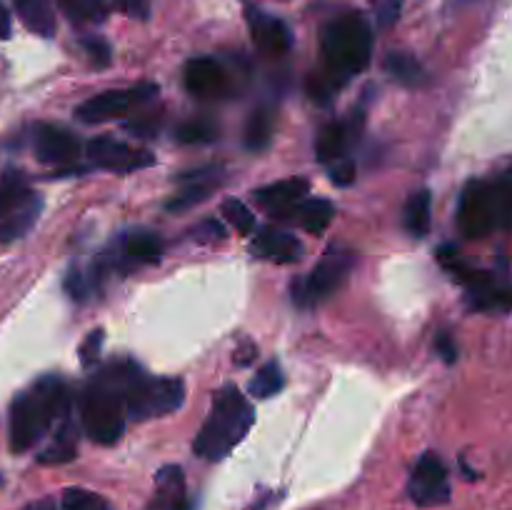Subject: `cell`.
<instances>
[{"instance_id": "obj_1", "label": "cell", "mask_w": 512, "mask_h": 510, "mask_svg": "<svg viewBox=\"0 0 512 510\" xmlns=\"http://www.w3.org/2000/svg\"><path fill=\"white\" fill-rule=\"evenodd\" d=\"M140 373L133 360H113L88 380L80 395V423L93 443H118L128 423L130 385Z\"/></svg>"}, {"instance_id": "obj_2", "label": "cell", "mask_w": 512, "mask_h": 510, "mask_svg": "<svg viewBox=\"0 0 512 510\" xmlns=\"http://www.w3.org/2000/svg\"><path fill=\"white\" fill-rule=\"evenodd\" d=\"M70 415V390L58 375H45L10 405V450L25 453Z\"/></svg>"}, {"instance_id": "obj_3", "label": "cell", "mask_w": 512, "mask_h": 510, "mask_svg": "<svg viewBox=\"0 0 512 510\" xmlns=\"http://www.w3.org/2000/svg\"><path fill=\"white\" fill-rule=\"evenodd\" d=\"M253 420L255 410L250 400L238 388L225 385L220 393H215L213 408L195 435V453L210 463L228 458L253 428Z\"/></svg>"}, {"instance_id": "obj_4", "label": "cell", "mask_w": 512, "mask_h": 510, "mask_svg": "<svg viewBox=\"0 0 512 510\" xmlns=\"http://www.w3.org/2000/svg\"><path fill=\"white\" fill-rule=\"evenodd\" d=\"M325 73L343 85L363 73L373 58V28L360 13L338 15L323 33Z\"/></svg>"}, {"instance_id": "obj_5", "label": "cell", "mask_w": 512, "mask_h": 510, "mask_svg": "<svg viewBox=\"0 0 512 510\" xmlns=\"http://www.w3.org/2000/svg\"><path fill=\"white\" fill-rule=\"evenodd\" d=\"M438 263L443 265L448 273H453V278L458 283L465 285L470 300L478 310H512V285L500 283L493 275L485 273V270H475L470 265L463 263L458 250L453 245H443L438 248Z\"/></svg>"}, {"instance_id": "obj_6", "label": "cell", "mask_w": 512, "mask_h": 510, "mask_svg": "<svg viewBox=\"0 0 512 510\" xmlns=\"http://www.w3.org/2000/svg\"><path fill=\"white\" fill-rule=\"evenodd\" d=\"M353 265V250L345 248V245H330L323 258H320V263L313 268V273L293 285L295 303L303 305V308H313V305L328 300L348 280Z\"/></svg>"}, {"instance_id": "obj_7", "label": "cell", "mask_w": 512, "mask_h": 510, "mask_svg": "<svg viewBox=\"0 0 512 510\" xmlns=\"http://www.w3.org/2000/svg\"><path fill=\"white\" fill-rule=\"evenodd\" d=\"M185 400V383L180 378H148L140 373L128 393V418L148 420L178 410Z\"/></svg>"}, {"instance_id": "obj_8", "label": "cell", "mask_w": 512, "mask_h": 510, "mask_svg": "<svg viewBox=\"0 0 512 510\" xmlns=\"http://www.w3.org/2000/svg\"><path fill=\"white\" fill-rule=\"evenodd\" d=\"M458 225L465 238L478 240L500 228L493 180H470L460 193Z\"/></svg>"}, {"instance_id": "obj_9", "label": "cell", "mask_w": 512, "mask_h": 510, "mask_svg": "<svg viewBox=\"0 0 512 510\" xmlns=\"http://www.w3.org/2000/svg\"><path fill=\"white\" fill-rule=\"evenodd\" d=\"M155 95H158V85L155 83H140L128 90H105V93L83 100V103L75 108V118L83 120V123L88 125L108 123V120H115L120 118V115L130 113L135 105L148 103Z\"/></svg>"}, {"instance_id": "obj_10", "label": "cell", "mask_w": 512, "mask_h": 510, "mask_svg": "<svg viewBox=\"0 0 512 510\" xmlns=\"http://www.w3.org/2000/svg\"><path fill=\"white\" fill-rule=\"evenodd\" d=\"M105 263V268L113 273H130L135 268H145V265H155L163 258V240L155 235L153 230H130V233L120 235L118 243L103 255H98Z\"/></svg>"}, {"instance_id": "obj_11", "label": "cell", "mask_w": 512, "mask_h": 510, "mask_svg": "<svg viewBox=\"0 0 512 510\" xmlns=\"http://www.w3.org/2000/svg\"><path fill=\"white\" fill-rule=\"evenodd\" d=\"M408 493L415 505L420 508H433V505L448 503L450 498V480L448 468L435 453H425L415 463L413 473L408 480Z\"/></svg>"}, {"instance_id": "obj_12", "label": "cell", "mask_w": 512, "mask_h": 510, "mask_svg": "<svg viewBox=\"0 0 512 510\" xmlns=\"http://www.w3.org/2000/svg\"><path fill=\"white\" fill-rule=\"evenodd\" d=\"M88 158L90 163L98 165L103 170H113V173H133V170H143L155 165V155L148 150L130 148V145L120 143V140L100 135L88 143Z\"/></svg>"}, {"instance_id": "obj_13", "label": "cell", "mask_w": 512, "mask_h": 510, "mask_svg": "<svg viewBox=\"0 0 512 510\" xmlns=\"http://www.w3.org/2000/svg\"><path fill=\"white\" fill-rule=\"evenodd\" d=\"M185 88L200 100H220L230 95V75L215 58L200 55L185 63Z\"/></svg>"}, {"instance_id": "obj_14", "label": "cell", "mask_w": 512, "mask_h": 510, "mask_svg": "<svg viewBox=\"0 0 512 510\" xmlns=\"http://www.w3.org/2000/svg\"><path fill=\"white\" fill-rule=\"evenodd\" d=\"M33 150L35 158L45 165H63L75 163L80 158V143L68 128H60L53 123H40L33 130Z\"/></svg>"}, {"instance_id": "obj_15", "label": "cell", "mask_w": 512, "mask_h": 510, "mask_svg": "<svg viewBox=\"0 0 512 510\" xmlns=\"http://www.w3.org/2000/svg\"><path fill=\"white\" fill-rule=\"evenodd\" d=\"M220 173H223V170L215 168V165H208V168H198V170H188V173H180L175 180H180V183H183V190H178V193L168 200V205H165V208L173 210V213H178V210H188V208H193V205L208 200L210 195H213V190L218 188Z\"/></svg>"}, {"instance_id": "obj_16", "label": "cell", "mask_w": 512, "mask_h": 510, "mask_svg": "<svg viewBox=\"0 0 512 510\" xmlns=\"http://www.w3.org/2000/svg\"><path fill=\"white\" fill-rule=\"evenodd\" d=\"M248 25L250 35H253L255 45L268 55H285L293 48V33L288 25L275 15L263 13V10H248Z\"/></svg>"}, {"instance_id": "obj_17", "label": "cell", "mask_w": 512, "mask_h": 510, "mask_svg": "<svg viewBox=\"0 0 512 510\" xmlns=\"http://www.w3.org/2000/svg\"><path fill=\"white\" fill-rule=\"evenodd\" d=\"M310 193V185L305 178H288L278 180L273 185H265V188H258L253 193V200L260 205V208L270 210L275 215H285L288 210H293L295 205L303 203Z\"/></svg>"}, {"instance_id": "obj_18", "label": "cell", "mask_w": 512, "mask_h": 510, "mask_svg": "<svg viewBox=\"0 0 512 510\" xmlns=\"http://www.w3.org/2000/svg\"><path fill=\"white\" fill-rule=\"evenodd\" d=\"M253 250L260 258H268L278 265L298 263L303 258V243L288 230L263 228L253 240Z\"/></svg>"}, {"instance_id": "obj_19", "label": "cell", "mask_w": 512, "mask_h": 510, "mask_svg": "<svg viewBox=\"0 0 512 510\" xmlns=\"http://www.w3.org/2000/svg\"><path fill=\"white\" fill-rule=\"evenodd\" d=\"M355 138V128L345 120H333L320 130L315 140V158L325 165H333L338 160L348 158V148Z\"/></svg>"}, {"instance_id": "obj_20", "label": "cell", "mask_w": 512, "mask_h": 510, "mask_svg": "<svg viewBox=\"0 0 512 510\" xmlns=\"http://www.w3.org/2000/svg\"><path fill=\"white\" fill-rule=\"evenodd\" d=\"M288 215H293V220L303 230H308V233H313V235H320L328 230L330 223H333L335 208L330 200L305 198L303 203L295 205L293 210H288V213L280 215V218H288Z\"/></svg>"}, {"instance_id": "obj_21", "label": "cell", "mask_w": 512, "mask_h": 510, "mask_svg": "<svg viewBox=\"0 0 512 510\" xmlns=\"http://www.w3.org/2000/svg\"><path fill=\"white\" fill-rule=\"evenodd\" d=\"M158 483V495H155V510H183L185 505V485L183 470L168 465L155 478Z\"/></svg>"}, {"instance_id": "obj_22", "label": "cell", "mask_w": 512, "mask_h": 510, "mask_svg": "<svg viewBox=\"0 0 512 510\" xmlns=\"http://www.w3.org/2000/svg\"><path fill=\"white\" fill-rule=\"evenodd\" d=\"M15 10L23 18L25 28L33 30L40 38H50L55 33V15L48 0H13Z\"/></svg>"}, {"instance_id": "obj_23", "label": "cell", "mask_w": 512, "mask_h": 510, "mask_svg": "<svg viewBox=\"0 0 512 510\" xmlns=\"http://www.w3.org/2000/svg\"><path fill=\"white\" fill-rule=\"evenodd\" d=\"M430 213H433V198L430 190H415L408 198L403 210V225L415 238H425L430 230Z\"/></svg>"}, {"instance_id": "obj_24", "label": "cell", "mask_w": 512, "mask_h": 510, "mask_svg": "<svg viewBox=\"0 0 512 510\" xmlns=\"http://www.w3.org/2000/svg\"><path fill=\"white\" fill-rule=\"evenodd\" d=\"M33 195L35 193L25 185L23 175L15 173V170L5 173L3 180H0V223L8 220L13 213H18Z\"/></svg>"}, {"instance_id": "obj_25", "label": "cell", "mask_w": 512, "mask_h": 510, "mask_svg": "<svg viewBox=\"0 0 512 510\" xmlns=\"http://www.w3.org/2000/svg\"><path fill=\"white\" fill-rule=\"evenodd\" d=\"M75 440H78V430L75 425L70 423V415L68 418L60 420V428L55 433L53 443L38 455V463L43 465H60V463H68V460L75 458Z\"/></svg>"}, {"instance_id": "obj_26", "label": "cell", "mask_w": 512, "mask_h": 510, "mask_svg": "<svg viewBox=\"0 0 512 510\" xmlns=\"http://www.w3.org/2000/svg\"><path fill=\"white\" fill-rule=\"evenodd\" d=\"M40 208H43V203H40L38 195H33L18 213H13L8 220H3V223H0V243H10V240L23 238V235L33 228L35 220H38Z\"/></svg>"}, {"instance_id": "obj_27", "label": "cell", "mask_w": 512, "mask_h": 510, "mask_svg": "<svg viewBox=\"0 0 512 510\" xmlns=\"http://www.w3.org/2000/svg\"><path fill=\"white\" fill-rule=\"evenodd\" d=\"M275 130V118L270 108H255L245 125V145L250 150H263L270 143Z\"/></svg>"}, {"instance_id": "obj_28", "label": "cell", "mask_w": 512, "mask_h": 510, "mask_svg": "<svg viewBox=\"0 0 512 510\" xmlns=\"http://www.w3.org/2000/svg\"><path fill=\"white\" fill-rule=\"evenodd\" d=\"M58 8L68 15V20L78 25H95L103 23L108 8H105L103 0H55Z\"/></svg>"}, {"instance_id": "obj_29", "label": "cell", "mask_w": 512, "mask_h": 510, "mask_svg": "<svg viewBox=\"0 0 512 510\" xmlns=\"http://www.w3.org/2000/svg\"><path fill=\"white\" fill-rule=\"evenodd\" d=\"M218 133L220 130L213 120L190 118L178 125L175 138H178V143H185V145H203V143H213V140L218 138Z\"/></svg>"}, {"instance_id": "obj_30", "label": "cell", "mask_w": 512, "mask_h": 510, "mask_svg": "<svg viewBox=\"0 0 512 510\" xmlns=\"http://www.w3.org/2000/svg\"><path fill=\"white\" fill-rule=\"evenodd\" d=\"M385 70L405 85H418L420 80H423V68H420L418 60L408 53H390L388 60H385Z\"/></svg>"}, {"instance_id": "obj_31", "label": "cell", "mask_w": 512, "mask_h": 510, "mask_svg": "<svg viewBox=\"0 0 512 510\" xmlns=\"http://www.w3.org/2000/svg\"><path fill=\"white\" fill-rule=\"evenodd\" d=\"M283 383V370H280V365L275 360H270L250 380V395H255V398H270V395H275L283 388Z\"/></svg>"}, {"instance_id": "obj_32", "label": "cell", "mask_w": 512, "mask_h": 510, "mask_svg": "<svg viewBox=\"0 0 512 510\" xmlns=\"http://www.w3.org/2000/svg\"><path fill=\"white\" fill-rule=\"evenodd\" d=\"M63 510H113L103 495L85 488H68L63 493Z\"/></svg>"}, {"instance_id": "obj_33", "label": "cell", "mask_w": 512, "mask_h": 510, "mask_svg": "<svg viewBox=\"0 0 512 510\" xmlns=\"http://www.w3.org/2000/svg\"><path fill=\"white\" fill-rule=\"evenodd\" d=\"M495 203H498L500 228H512V173H503L493 180Z\"/></svg>"}, {"instance_id": "obj_34", "label": "cell", "mask_w": 512, "mask_h": 510, "mask_svg": "<svg viewBox=\"0 0 512 510\" xmlns=\"http://www.w3.org/2000/svg\"><path fill=\"white\" fill-rule=\"evenodd\" d=\"M223 215L240 235H250L255 230V215L250 213L248 205L240 203V200H225L223 203Z\"/></svg>"}, {"instance_id": "obj_35", "label": "cell", "mask_w": 512, "mask_h": 510, "mask_svg": "<svg viewBox=\"0 0 512 510\" xmlns=\"http://www.w3.org/2000/svg\"><path fill=\"white\" fill-rule=\"evenodd\" d=\"M338 88H340V83H335L328 73H320V75L313 73L308 78V95L320 105L330 103V98H333V93Z\"/></svg>"}, {"instance_id": "obj_36", "label": "cell", "mask_w": 512, "mask_h": 510, "mask_svg": "<svg viewBox=\"0 0 512 510\" xmlns=\"http://www.w3.org/2000/svg\"><path fill=\"white\" fill-rule=\"evenodd\" d=\"M125 130L133 135H138V138H153V135L160 130V118H155V113L135 115L133 120H128V123H125Z\"/></svg>"}, {"instance_id": "obj_37", "label": "cell", "mask_w": 512, "mask_h": 510, "mask_svg": "<svg viewBox=\"0 0 512 510\" xmlns=\"http://www.w3.org/2000/svg\"><path fill=\"white\" fill-rule=\"evenodd\" d=\"M190 238L198 240V243H215V240L225 238V228L218 223V220L208 218V220H203V223H198L193 230H190Z\"/></svg>"}, {"instance_id": "obj_38", "label": "cell", "mask_w": 512, "mask_h": 510, "mask_svg": "<svg viewBox=\"0 0 512 510\" xmlns=\"http://www.w3.org/2000/svg\"><path fill=\"white\" fill-rule=\"evenodd\" d=\"M100 348H103V330L98 328L83 340V345H80V360H83L85 368H90V365L98 363Z\"/></svg>"}, {"instance_id": "obj_39", "label": "cell", "mask_w": 512, "mask_h": 510, "mask_svg": "<svg viewBox=\"0 0 512 510\" xmlns=\"http://www.w3.org/2000/svg\"><path fill=\"white\" fill-rule=\"evenodd\" d=\"M65 290L70 293V298L75 300H85L90 295V290H93V285H90V278L85 273H80V270H70L68 278H65Z\"/></svg>"}, {"instance_id": "obj_40", "label": "cell", "mask_w": 512, "mask_h": 510, "mask_svg": "<svg viewBox=\"0 0 512 510\" xmlns=\"http://www.w3.org/2000/svg\"><path fill=\"white\" fill-rule=\"evenodd\" d=\"M400 8H403V0H375L380 28H390L400 18Z\"/></svg>"}, {"instance_id": "obj_41", "label": "cell", "mask_w": 512, "mask_h": 510, "mask_svg": "<svg viewBox=\"0 0 512 510\" xmlns=\"http://www.w3.org/2000/svg\"><path fill=\"white\" fill-rule=\"evenodd\" d=\"M330 170V180H333L335 185H340V188H345V185H350L355 180V163L350 158H343L338 160V163L328 165Z\"/></svg>"}, {"instance_id": "obj_42", "label": "cell", "mask_w": 512, "mask_h": 510, "mask_svg": "<svg viewBox=\"0 0 512 510\" xmlns=\"http://www.w3.org/2000/svg\"><path fill=\"white\" fill-rule=\"evenodd\" d=\"M83 48H85V53L90 55V60H93V65H98V68H105V65L110 63V48L105 40L85 38Z\"/></svg>"}, {"instance_id": "obj_43", "label": "cell", "mask_w": 512, "mask_h": 510, "mask_svg": "<svg viewBox=\"0 0 512 510\" xmlns=\"http://www.w3.org/2000/svg\"><path fill=\"white\" fill-rule=\"evenodd\" d=\"M120 10H125L133 18H145L148 15V0H115Z\"/></svg>"}, {"instance_id": "obj_44", "label": "cell", "mask_w": 512, "mask_h": 510, "mask_svg": "<svg viewBox=\"0 0 512 510\" xmlns=\"http://www.w3.org/2000/svg\"><path fill=\"white\" fill-rule=\"evenodd\" d=\"M435 348H438V355H443L445 363H453L455 355H458V350H455L453 340H450L445 333H440L438 338H435Z\"/></svg>"}, {"instance_id": "obj_45", "label": "cell", "mask_w": 512, "mask_h": 510, "mask_svg": "<svg viewBox=\"0 0 512 510\" xmlns=\"http://www.w3.org/2000/svg\"><path fill=\"white\" fill-rule=\"evenodd\" d=\"M10 30H13V25H10V15H8V8L3 5V0H0V40L10 38Z\"/></svg>"}, {"instance_id": "obj_46", "label": "cell", "mask_w": 512, "mask_h": 510, "mask_svg": "<svg viewBox=\"0 0 512 510\" xmlns=\"http://www.w3.org/2000/svg\"><path fill=\"white\" fill-rule=\"evenodd\" d=\"M23 510H55V503L50 498H40V500H35V503L25 505Z\"/></svg>"}, {"instance_id": "obj_47", "label": "cell", "mask_w": 512, "mask_h": 510, "mask_svg": "<svg viewBox=\"0 0 512 510\" xmlns=\"http://www.w3.org/2000/svg\"><path fill=\"white\" fill-rule=\"evenodd\" d=\"M0 480H3V478H0Z\"/></svg>"}]
</instances>
